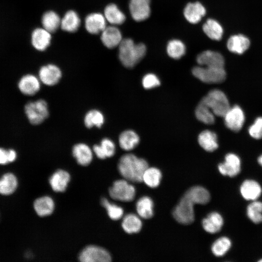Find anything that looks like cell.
Returning <instances> with one entry per match:
<instances>
[{"mask_svg": "<svg viewBox=\"0 0 262 262\" xmlns=\"http://www.w3.org/2000/svg\"><path fill=\"white\" fill-rule=\"evenodd\" d=\"M148 167L145 160L130 153L121 156L118 164L119 172L124 179L136 183L142 181L143 174Z\"/></svg>", "mask_w": 262, "mask_h": 262, "instance_id": "cell-1", "label": "cell"}, {"mask_svg": "<svg viewBox=\"0 0 262 262\" xmlns=\"http://www.w3.org/2000/svg\"><path fill=\"white\" fill-rule=\"evenodd\" d=\"M118 47L119 60L127 68H132L137 65L145 56L147 51L144 44H136L129 38L122 39Z\"/></svg>", "mask_w": 262, "mask_h": 262, "instance_id": "cell-2", "label": "cell"}, {"mask_svg": "<svg viewBox=\"0 0 262 262\" xmlns=\"http://www.w3.org/2000/svg\"><path fill=\"white\" fill-rule=\"evenodd\" d=\"M198 197L190 188L183 195L173 211V215L179 223L189 225L195 220L194 206L200 204Z\"/></svg>", "mask_w": 262, "mask_h": 262, "instance_id": "cell-3", "label": "cell"}, {"mask_svg": "<svg viewBox=\"0 0 262 262\" xmlns=\"http://www.w3.org/2000/svg\"><path fill=\"white\" fill-rule=\"evenodd\" d=\"M212 111L214 115L223 117L230 108L228 99L219 89L210 91L201 100Z\"/></svg>", "mask_w": 262, "mask_h": 262, "instance_id": "cell-4", "label": "cell"}, {"mask_svg": "<svg viewBox=\"0 0 262 262\" xmlns=\"http://www.w3.org/2000/svg\"><path fill=\"white\" fill-rule=\"evenodd\" d=\"M25 113L32 124H40L49 116L48 103L43 99L30 101L25 106Z\"/></svg>", "mask_w": 262, "mask_h": 262, "instance_id": "cell-5", "label": "cell"}, {"mask_svg": "<svg viewBox=\"0 0 262 262\" xmlns=\"http://www.w3.org/2000/svg\"><path fill=\"white\" fill-rule=\"evenodd\" d=\"M192 73L196 78L207 83H221L226 78L224 67L196 66L193 68Z\"/></svg>", "mask_w": 262, "mask_h": 262, "instance_id": "cell-6", "label": "cell"}, {"mask_svg": "<svg viewBox=\"0 0 262 262\" xmlns=\"http://www.w3.org/2000/svg\"><path fill=\"white\" fill-rule=\"evenodd\" d=\"M135 193V187L125 179L114 181L109 189L110 196L113 199L124 202L132 201Z\"/></svg>", "mask_w": 262, "mask_h": 262, "instance_id": "cell-7", "label": "cell"}, {"mask_svg": "<svg viewBox=\"0 0 262 262\" xmlns=\"http://www.w3.org/2000/svg\"><path fill=\"white\" fill-rule=\"evenodd\" d=\"M109 252L103 247L95 245L88 246L80 252L79 259L82 262H109Z\"/></svg>", "mask_w": 262, "mask_h": 262, "instance_id": "cell-8", "label": "cell"}, {"mask_svg": "<svg viewBox=\"0 0 262 262\" xmlns=\"http://www.w3.org/2000/svg\"><path fill=\"white\" fill-rule=\"evenodd\" d=\"M223 117L226 127L234 132L242 129L245 119L243 111L238 105L230 107Z\"/></svg>", "mask_w": 262, "mask_h": 262, "instance_id": "cell-9", "label": "cell"}, {"mask_svg": "<svg viewBox=\"0 0 262 262\" xmlns=\"http://www.w3.org/2000/svg\"><path fill=\"white\" fill-rule=\"evenodd\" d=\"M62 76L60 68L53 64H48L42 66L38 72V78L41 82L47 86H54L57 84Z\"/></svg>", "mask_w": 262, "mask_h": 262, "instance_id": "cell-10", "label": "cell"}, {"mask_svg": "<svg viewBox=\"0 0 262 262\" xmlns=\"http://www.w3.org/2000/svg\"><path fill=\"white\" fill-rule=\"evenodd\" d=\"M150 0H130L129 10L132 18L136 21H144L150 15Z\"/></svg>", "mask_w": 262, "mask_h": 262, "instance_id": "cell-11", "label": "cell"}, {"mask_svg": "<svg viewBox=\"0 0 262 262\" xmlns=\"http://www.w3.org/2000/svg\"><path fill=\"white\" fill-rule=\"evenodd\" d=\"M218 169L223 175L235 177L241 170L240 159L234 153H228L225 157V162L218 165Z\"/></svg>", "mask_w": 262, "mask_h": 262, "instance_id": "cell-12", "label": "cell"}, {"mask_svg": "<svg viewBox=\"0 0 262 262\" xmlns=\"http://www.w3.org/2000/svg\"><path fill=\"white\" fill-rule=\"evenodd\" d=\"M196 62L199 66L224 67L225 60L223 55L218 52L207 50L199 53L196 57Z\"/></svg>", "mask_w": 262, "mask_h": 262, "instance_id": "cell-13", "label": "cell"}, {"mask_svg": "<svg viewBox=\"0 0 262 262\" xmlns=\"http://www.w3.org/2000/svg\"><path fill=\"white\" fill-rule=\"evenodd\" d=\"M41 82L38 77L33 75L27 74L20 79L18 87L24 95L33 96L40 90Z\"/></svg>", "mask_w": 262, "mask_h": 262, "instance_id": "cell-14", "label": "cell"}, {"mask_svg": "<svg viewBox=\"0 0 262 262\" xmlns=\"http://www.w3.org/2000/svg\"><path fill=\"white\" fill-rule=\"evenodd\" d=\"M101 40L103 45L109 49H113L118 46L122 40V33L116 27H106L101 32Z\"/></svg>", "mask_w": 262, "mask_h": 262, "instance_id": "cell-15", "label": "cell"}, {"mask_svg": "<svg viewBox=\"0 0 262 262\" xmlns=\"http://www.w3.org/2000/svg\"><path fill=\"white\" fill-rule=\"evenodd\" d=\"M206 13L205 7L198 1L187 3L183 10L184 17L191 24L198 23Z\"/></svg>", "mask_w": 262, "mask_h": 262, "instance_id": "cell-16", "label": "cell"}, {"mask_svg": "<svg viewBox=\"0 0 262 262\" xmlns=\"http://www.w3.org/2000/svg\"><path fill=\"white\" fill-rule=\"evenodd\" d=\"M85 27L91 34L101 33L106 27V20L104 15L99 13L89 14L85 19Z\"/></svg>", "mask_w": 262, "mask_h": 262, "instance_id": "cell-17", "label": "cell"}, {"mask_svg": "<svg viewBox=\"0 0 262 262\" xmlns=\"http://www.w3.org/2000/svg\"><path fill=\"white\" fill-rule=\"evenodd\" d=\"M72 155L78 164L82 166L89 164L93 158V149L87 144L79 143L72 147Z\"/></svg>", "mask_w": 262, "mask_h": 262, "instance_id": "cell-18", "label": "cell"}, {"mask_svg": "<svg viewBox=\"0 0 262 262\" xmlns=\"http://www.w3.org/2000/svg\"><path fill=\"white\" fill-rule=\"evenodd\" d=\"M70 180L68 172L59 169L56 171L49 178V183L52 189L56 192H64Z\"/></svg>", "mask_w": 262, "mask_h": 262, "instance_id": "cell-19", "label": "cell"}, {"mask_svg": "<svg viewBox=\"0 0 262 262\" xmlns=\"http://www.w3.org/2000/svg\"><path fill=\"white\" fill-rule=\"evenodd\" d=\"M250 44L249 39L240 34L231 36L227 41V46L230 52L241 54L249 48Z\"/></svg>", "mask_w": 262, "mask_h": 262, "instance_id": "cell-20", "label": "cell"}, {"mask_svg": "<svg viewBox=\"0 0 262 262\" xmlns=\"http://www.w3.org/2000/svg\"><path fill=\"white\" fill-rule=\"evenodd\" d=\"M50 33L44 28H36L32 34V43L38 50H45L49 47L51 40Z\"/></svg>", "mask_w": 262, "mask_h": 262, "instance_id": "cell-21", "label": "cell"}, {"mask_svg": "<svg viewBox=\"0 0 262 262\" xmlns=\"http://www.w3.org/2000/svg\"><path fill=\"white\" fill-rule=\"evenodd\" d=\"M242 196L247 200H256L260 196L262 188L256 181L251 180H245L240 187Z\"/></svg>", "mask_w": 262, "mask_h": 262, "instance_id": "cell-22", "label": "cell"}, {"mask_svg": "<svg viewBox=\"0 0 262 262\" xmlns=\"http://www.w3.org/2000/svg\"><path fill=\"white\" fill-rule=\"evenodd\" d=\"M224 223L222 216L215 212L210 213L202 222L204 230L210 233H215L219 231Z\"/></svg>", "mask_w": 262, "mask_h": 262, "instance_id": "cell-23", "label": "cell"}, {"mask_svg": "<svg viewBox=\"0 0 262 262\" xmlns=\"http://www.w3.org/2000/svg\"><path fill=\"white\" fill-rule=\"evenodd\" d=\"M34 209L40 216L51 214L54 209L55 204L53 199L49 196H43L37 198L34 202Z\"/></svg>", "mask_w": 262, "mask_h": 262, "instance_id": "cell-24", "label": "cell"}, {"mask_svg": "<svg viewBox=\"0 0 262 262\" xmlns=\"http://www.w3.org/2000/svg\"><path fill=\"white\" fill-rule=\"evenodd\" d=\"M198 142L204 149L209 152L216 150L218 147L216 133L208 130L203 131L199 133Z\"/></svg>", "mask_w": 262, "mask_h": 262, "instance_id": "cell-25", "label": "cell"}, {"mask_svg": "<svg viewBox=\"0 0 262 262\" xmlns=\"http://www.w3.org/2000/svg\"><path fill=\"white\" fill-rule=\"evenodd\" d=\"M81 19L78 14L73 10L67 11L61 20V29L72 33L76 31L80 26Z\"/></svg>", "mask_w": 262, "mask_h": 262, "instance_id": "cell-26", "label": "cell"}, {"mask_svg": "<svg viewBox=\"0 0 262 262\" xmlns=\"http://www.w3.org/2000/svg\"><path fill=\"white\" fill-rule=\"evenodd\" d=\"M139 137L132 130H126L120 133L118 142L120 147L126 151L133 149L139 142Z\"/></svg>", "mask_w": 262, "mask_h": 262, "instance_id": "cell-27", "label": "cell"}, {"mask_svg": "<svg viewBox=\"0 0 262 262\" xmlns=\"http://www.w3.org/2000/svg\"><path fill=\"white\" fill-rule=\"evenodd\" d=\"M104 16L106 21L113 25L122 24L126 19L124 14L113 3L106 6L104 11Z\"/></svg>", "mask_w": 262, "mask_h": 262, "instance_id": "cell-28", "label": "cell"}, {"mask_svg": "<svg viewBox=\"0 0 262 262\" xmlns=\"http://www.w3.org/2000/svg\"><path fill=\"white\" fill-rule=\"evenodd\" d=\"M202 30L206 35L213 40H220L223 34V29L215 19L209 18L203 25Z\"/></svg>", "mask_w": 262, "mask_h": 262, "instance_id": "cell-29", "label": "cell"}, {"mask_svg": "<svg viewBox=\"0 0 262 262\" xmlns=\"http://www.w3.org/2000/svg\"><path fill=\"white\" fill-rule=\"evenodd\" d=\"M153 207L152 200L147 196L139 198L136 204V209L138 215L144 219H149L153 216Z\"/></svg>", "mask_w": 262, "mask_h": 262, "instance_id": "cell-30", "label": "cell"}, {"mask_svg": "<svg viewBox=\"0 0 262 262\" xmlns=\"http://www.w3.org/2000/svg\"><path fill=\"white\" fill-rule=\"evenodd\" d=\"M121 225L126 232L131 234L137 233L140 231L142 227V222L136 214L129 213L123 218Z\"/></svg>", "mask_w": 262, "mask_h": 262, "instance_id": "cell-31", "label": "cell"}, {"mask_svg": "<svg viewBox=\"0 0 262 262\" xmlns=\"http://www.w3.org/2000/svg\"><path fill=\"white\" fill-rule=\"evenodd\" d=\"M85 127L90 129L94 127L101 128L105 122L103 114L98 110L92 109L88 111L84 117Z\"/></svg>", "mask_w": 262, "mask_h": 262, "instance_id": "cell-32", "label": "cell"}, {"mask_svg": "<svg viewBox=\"0 0 262 262\" xmlns=\"http://www.w3.org/2000/svg\"><path fill=\"white\" fill-rule=\"evenodd\" d=\"M61 20L57 13L54 11H49L43 14L42 17V24L43 28L51 33L56 31L60 26Z\"/></svg>", "mask_w": 262, "mask_h": 262, "instance_id": "cell-33", "label": "cell"}, {"mask_svg": "<svg viewBox=\"0 0 262 262\" xmlns=\"http://www.w3.org/2000/svg\"><path fill=\"white\" fill-rule=\"evenodd\" d=\"M162 178V173L160 170L155 167H147L145 171L142 181L151 188H156L160 183Z\"/></svg>", "mask_w": 262, "mask_h": 262, "instance_id": "cell-34", "label": "cell"}, {"mask_svg": "<svg viewBox=\"0 0 262 262\" xmlns=\"http://www.w3.org/2000/svg\"><path fill=\"white\" fill-rule=\"evenodd\" d=\"M166 52L171 58L179 59L185 54L186 47L181 40L172 39L170 40L167 44Z\"/></svg>", "mask_w": 262, "mask_h": 262, "instance_id": "cell-35", "label": "cell"}, {"mask_svg": "<svg viewBox=\"0 0 262 262\" xmlns=\"http://www.w3.org/2000/svg\"><path fill=\"white\" fill-rule=\"evenodd\" d=\"M17 186L16 177L12 173L5 174L0 180V194L8 195L13 193Z\"/></svg>", "mask_w": 262, "mask_h": 262, "instance_id": "cell-36", "label": "cell"}, {"mask_svg": "<svg viewBox=\"0 0 262 262\" xmlns=\"http://www.w3.org/2000/svg\"><path fill=\"white\" fill-rule=\"evenodd\" d=\"M195 115L198 120L205 124H212L214 122V115L210 108L201 101L196 107Z\"/></svg>", "mask_w": 262, "mask_h": 262, "instance_id": "cell-37", "label": "cell"}, {"mask_svg": "<svg viewBox=\"0 0 262 262\" xmlns=\"http://www.w3.org/2000/svg\"><path fill=\"white\" fill-rule=\"evenodd\" d=\"M231 242L227 237L217 239L212 245L211 249L213 253L217 257L224 255L229 249Z\"/></svg>", "mask_w": 262, "mask_h": 262, "instance_id": "cell-38", "label": "cell"}, {"mask_svg": "<svg viewBox=\"0 0 262 262\" xmlns=\"http://www.w3.org/2000/svg\"><path fill=\"white\" fill-rule=\"evenodd\" d=\"M247 215L255 224L262 222V202L254 200L247 207Z\"/></svg>", "mask_w": 262, "mask_h": 262, "instance_id": "cell-39", "label": "cell"}, {"mask_svg": "<svg viewBox=\"0 0 262 262\" xmlns=\"http://www.w3.org/2000/svg\"><path fill=\"white\" fill-rule=\"evenodd\" d=\"M100 203L102 206L106 209L111 219L117 220L122 217L124 211L121 207L110 203L107 198L104 197L101 199Z\"/></svg>", "mask_w": 262, "mask_h": 262, "instance_id": "cell-40", "label": "cell"}, {"mask_svg": "<svg viewBox=\"0 0 262 262\" xmlns=\"http://www.w3.org/2000/svg\"><path fill=\"white\" fill-rule=\"evenodd\" d=\"M99 145L106 158L112 157L115 155V145L111 139L104 138L101 140Z\"/></svg>", "mask_w": 262, "mask_h": 262, "instance_id": "cell-41", "label": "cell"}, {"mask_svg": "<svg viewBox=\"0 0 262 262\" xmlns=\"http://www.w3.org/2000/svg\"><path fill=\"white\" fill-rule=\"evenodd\" d=\"M248 132L255 139L262 138V117L256 118L254 123L249 127Z\"/></svg>", "mask_w": 262, "mask_h": 262, "instance_id": "cell-42", "label": "cell"}, {"mask_svg": "<svg viewBox=\"0 0 262 262\" xmlns=\"http://www.w3.org/2000/svg\"><path fill=\"white\" fill-rule=\"evenodd\" d=\"M142 84L145 89H149L159 86L160 84V81L155 74L148 73L143 77Z\"/></svg>", "mask_w": 262, "mask_h": 262, "instance_id": "cell-43", "label": "cell"}, {"mask_svg": "<svg viewBox=\"0 0 262 262\" xmlns=\"http://www.w3.org/2000/svg\"><path fill=\"white\" fill-rule=\"evenodd\" d=\"M16 158V154L15 150L9 149L7 150L0 148V164H5L14 161Z\"/></svg>", "mask_w": 262, "mask_h": 262, "instance_id": "cell-44", "label": "cell"}, {"mask_svg": "<svg viewBox=\"0 0 262 262\" xmlns=\"http://www.w3.org/2000/svg\"><path fill=\"white\" fill-rule=\"evenodd\" d=\"M93 153L100 159H104L106 158L103 154L99 144H96L93 147Z\"/></svg>", "mask_w": 262, "mask_h": 262, "instance_id": "cell-45", "label": "cell"}, {"mask_svg": "<svg viewBox=\"0 0 262 262\" xmlns=\"http://www.w3.org/2000/svg\"><path fill=\"white\" fill-rule=\"evenodd\" d=\"M259 164L262 166V155H261L258 159Z\"/></svg>", "mask_w": 262, "mask_h": 262, "instance_id": "cell-46", "label": "cell"}, {"mask_svg": "<svg viewBox=\"0 0 262 262\" xmlns=\"http://www.w3.org/2000/svg\"><path fill=\"white\" fill-rule=\"evenodd\" d=\"M259 262H262V259H261V260H260Z\"/></svg>", "mask_w": 262, "mask_h": 262, "instance_id": "cell-47", "label": "cell"}]
</instances>
